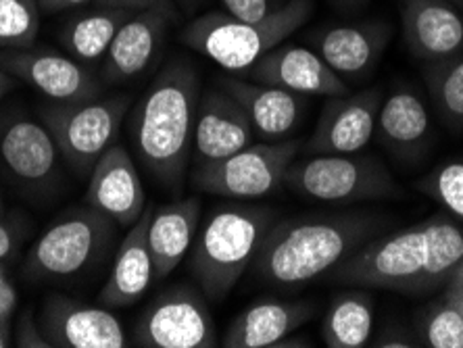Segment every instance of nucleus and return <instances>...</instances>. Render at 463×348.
Here are the masks:
<instances>
[{
    "instance_id": "20",
    "label": "nucleus",
    "mask_w": 463,
    "mask_h": 348,
    "mask_svg": "<svg viewBox=\"0 0 463 348\" xmlns=\"http://www.w3.org/2000/svg\"><path fill=\"white\" fill-rule=\"evenodd\" d=\"M316 306L307 300H263L244 309L230 324L222 344L226 348H276L307 324Z\"/></svg>"
},
{
    "instance_id": "17",
    "label": "nucleus",
    "mask_w": 463,
    "mask_h": 348,
    "mask_svg": "<svg viewBox=\"0 0 463 348\" xmlns=\"http://www.w3.org/2000/svg\"><path fill=\"white\" fill-rule=\"evenodd\" d=\"M403 38L413 57L445 63L463 46V17L449 0H401Z\"/></svg>"
},
{
    "instance_id": "32",
    "label": "nucleus",
    "mask_w": 463,
    "mask_h": 348,
    "mask_svg": "<svg viewBox=\"0 0 463 348\" xmlns=\"http://www.w3.org/2000/svg\"><path fill=\"white\" fill-rule=\"evenodd\" d=\"M222 6L223 13L232 17L259 22V19L271 15L280 5H276V0H222Z\"/></svg>"
},
{
    "instance_id": "23",
    "label": "nucleus",
    "mask_w": 463,
    "mask_h": 348,
    "mask_svg": "<svg viewBox=\"0 0 463 348\" xmlns=\"http://www.w3.org/2000/svg\"><path fill=\"white\" fill-rule=\"evenodd\" d=\"M222 88L241 102L255 134L263 138L276 140L290 134L303 115V100L284 88L241 78H223Z\"/></svg>"
},
{
    "instance_id": "43",
    "label": "nucleus",
    "mask_w": 463,
    "mask_h": 348,
    "mask_svg": "<svg viewBox=\"0 0 463 348\" xmlns=\"http://www.w3.org/2000/svg\"><path fill=\"white\" fill-rule=\"evenodd\" d=\"M449 3H453L455 6H461V9H463V0H449Z\"/></svg>"
},
{
    "instance_id": "36",
    "label": "nucleus",
    "mask_w": 463,
    "mask_h": 348,
    "mask_svg": "<svg viewBox=\"0 0 463 348\" xmlns=\"http://www.w3.org/2000/svg\"><path fill=\"white\" fill-rule=\"evenodd\" d=\"M373 346H378V348H413L418 344H415L413 336H410V334H407L403 327L391 325L383 334V336H380L376 343H373Z\"/></svg>"
},
{
    "instance_id": "1",
    "label": "nucleus",
    "mask_w": 463,
    "mask_h": 348,
    "mask_svg": "<svg viewBox=\"0 0 463 348\" xmlns=\"http://www.w3.org/2000/svg\"><path fill=\"white\" fill-rule=\"evenodd\" d=\"M461 263V223L455 217L434 215L410 228L376 236L330 276L361 288L426 295L445 288Z\"/></svg>"
},
{
    "instance_id": "26",
    "label": "nucleus",
    "mask_w": 463,
    "mask_h": 348,
    "mask_svg": "<svg viewBox=\"0 0 463 348\" xmlns=\"http://www.w3.org/2000/svg\"><path fill=\"white\" fill-rule=\"evenodd\" d=\"M132 13L134 11L97 5V9L80 13L63 25L61 42L78 61H86V63L103 61L115 33L119 32V27Z\"/></svg>"
},
{
    "instance_id": "38",
    "label": "nucleus",
    "mask_w": 463,
    "mask_h": 348,
    "mask_svg": "<svg viewBox=\"0 0 463 348\" xmlns=\"http://www.w3.org/2000/svg\"><path fill=\"white\" fill-rule=\"evenodd\" d=\"M88 3H90V0H38L40 11L51 13V15H54V13L80 9V6H84Z\"/></svg>"
},
{
    "instance_id": "25",
    "label": "nucleus",
    "mask_w": 463,
    "mask_h": 348,
    "mask_svg": "<svg viewBox=\"0 0 463 348\" xmlns=\"http://www.w3.org/2000/svg\"><path fill=\"white\" fill-rule=\"evenodd\" d=\"M376 132L394 155H415L430 136V115L424 100L407 88L388 94L380 107Z\"/></svg>"
},
{
    "instance_id": "11",
    "label": "nucleus",
    "mask_w": 463,
    "mask_h": 348,
    "mask_svg": "<svg viewBox=\"0 0 463 348\" xmlns=\"http://www.w3.org/2000/svg\"><path fill=\"white\" fill-rule=\"evenodd\" d=\"M38 325L57 348H126L129 340L115 313L105 305L94 306L54 295L43 303Z\"/></svg>"
},
{
    "instance_id": "40",
    "label": "nucleus",
    "mask_w": 463,
    "mask_h": 348,
    "mask_svg": "<svg viewBox=\"0 0 463 348\" xmlns=\"http://www.w3.org/2000/svg\"><path fill=\"white\" fill-rule=\"evenodd\" d=\"M13 80H15V78H13V75L5 70L3 65H0V99H3L5 94L11 90V88H13Z\"/></svg>"
},
{
    "instance_id": "18",
    "label": "nucleus",
    "mask_w": 463,
    "mask_h": 348,
    "mask_svg": "<svg viewBox=\"0 0 463 348\" xmlns=\"http://www.w3.org/2000/svg\"><path fill=\"white\" fill-rule=\"evenodd\" d=\"M175 9H145L129 15L103 59L107 81H129L145 73L159 54Z\"/></svg>"
},
{
    "instance_id": "27",
    "label": "nucleus",
    "mask_w": 463,
    "mask_h": 348,
    "mask_svg": "<svg viewBox=\"0 0 463 348\" xmlns=\"http://www.w3.org/2000/svg\"><path fill=\"white\" fill-rule=\"evenodd\" d=\"M373 330V298L365 290H346L326 311L322 336L330 348L367 346Z\"/></svg>"
},
{
    "instance_id": "44",
    "label": "nucleus",
    "mask_w": 463,
    "mask_h": 348,
    "mask_svg": "<svg viewBox=\"0 0 463 348\" xmlns=\"http://www.w3.org/2000/svg\"><path fill=\"white\" fill-rule=\"evenodd\" d=\"M3 279H6V276H5V269H3V265H0V282H3Z\"/></svg>"
},
{
    "instance_id": "28",
    "label": "nucleus",
    "mask_w": 463,
    "mask_h": 348,
    "mask_svg": "<svg viewBox=\"0 0 463 348\" xmlns=\"http://www.w3.org/2000/svg\"><path fill=\"white\" fill-rule=\"evenodd\" d=\"M38 0H0V49H30L40 32Z\"/></svg>"
},
{
    "instance_id": "41",
    "label": "nucleus",
    "mask_w": 463,
    "mask_h": 348,
    "mask_svg": "<svg viewBox=\"0 0 463 348\" xmlns=\"http://www.w3.org/2000/svg\"><path fill=\"white\" fill-rule=\"evenodd\" d=\"M11 344V325L0 324V348H6Z\"/></svg>"
},
{
    "instance_id": "45",
    "label": "nucleus",
    "mask_w": 463,
    "mask_h": 348,
    "mask_svg": "<svg viewBox=\"0 0 463 348\" xmlns=\"http://www.w3.org/2000/svg\"><path fill=\"white\" fill-rule=\"evenodd\" d=\"M0 209H3V193H0Z\"/></svg>"
},
{
    "instance_id": "16",
    "label": "nucleus",
    "mask_w": 463,
    "mask_h": 348,
    "mask_svg": "<svg viewBox=\"0 0 463 348\" xmlns=\"http://www.w3.org/2000/svg\"><path fill=\"white\" fill-rule=\"evenodd\" d=\"M86 201L124 228L140 220L146 211L145 186L126 146L113 145L97 161L90 172Z\"/></svg>"
},
{
    "instance_id": "22",
    "label": "nucleus",
    "mask_w": 463,
    "mask_h": 348,
    "mask_svg": "<svg viewBox=\"0 0 463 348\" xmlns=\"http://www.w3.org/2000/svg\"><path fill=\"white\" fill-rule=\"evenodd\" d=\"M199 220L201 201L196 196L161 204L153 211L148 221V249L156 279H165L193 249Z\"/></svg>"
},
{
    "instance_id": "21",
    "label": "nucleus",
    "mask_w": 463,
    "mask_h": 348,
    "mask_svg": "<svg viewBox=\"0 0 463 348\" xmlns=\"http://www.w3.org/2000/svg\"><path fill=\"white\" fill-rule=\"evenodd\" d=\"M391 27L380 22L335 25L319 32L316 52L340 78H357L370 73L386 51Z\"/></svg>"
},
{
    "instance_id": "31",
    "label": "nucleus",
    "mask_w": 463,
    "mask_h": 348,
    "mask_svg": "<svg viewBox=\"0 0 463 348\" xmlns=\"http://www.w3.org/2000/svg\"><path fill=\"white\" fill-rule=\"evenodd\" d=\"M434 100L453 124H463V57L439 63V70L430 75Z\"/></svg>"
},
{
    "instance_id": "8",
    "label": "nucleus",
    "mask_w": 463,
    "mask_h": 348,
    "mask_svg": "<svg viewBox=\"0 0 463 348\" xmlns=\"http://www.w3.org/2000/svg\"><path fill=\"white\" fill-rule=\"evenodd\" d=\"M298 155L297 142L250 145L222 161L193 167L190 183L196 193L234 201L263 199L284 183L286 169Z\"/></svg>"
},
{
    "instance_id": "4",
    "label": "nucleus",
    "mask_w": 463,
    "mask_h": 348,
    "mask_svg": "<svg viewBox=\"0 0 463 348\" xmlns=\"http://www.w3.org/2000/svg\"><path fill=\"white\" fill-rule=\"evenodd\" d=\"M276 223V213L257 204H220L196 231L190 274L205 298L222 303L242 277Z\"/></svg>"
},
{
    "instance_id": "6",
    "label": "nucleus",
    "mask_w": 463,
    "mask_h": 348,
    "mask_svg": "<svg viewBox=\"0 0 463 348\" xmlns=\"http://www.w3.org/2000/svg\"><path fill=\"white\" fill-rule=\"evenodd\" d=\"M284 183L305 199L328 204H353L397 199L399 183L384 163L373 156L311 155L292 161Z\"/></svg>"
},
{
    "instance_id": "14",
    "label": "nucleus",
    "mask_w": 463,
    "mask_h": 348,
    "mask_svg": "<svg viewBox=\"0 0 463 348\" xmlns=\"http://www.w3.org/2000/svg\"><path fill=\"white\" fill-rule=\"evenodd\" d=\"M244 73L261 84H271L307 97L316 94L330 99L349 94L346 81L316 51L298 44H278Z\"/></svg>"
},
{
    "instance_id": "30",
    "label": "nucleus",
    "mask_w": 463,
    "mask_h": 348,
    "mask_svg": "<svg viewBox=\"0 0 463 348\" xmlns=\"http://www.w3.org/2000/svg\"><path fill=\"white\" fill-rule=\"evenodd\" d=\"M421 340L430 348H463V313L445 295L424 315Z\"/></svg>"
},
{
    "instance_id": "2",
    "label": "nucleus",
    "mask_w": 463,
    "mask_h": 348,
    "mask_svg": "<svg viewBox=\"0 0 463 348\" xmlns=\"http://www.w3.org/2000/svg\"><path fill=\"white\" fill-rule=\"evenodd\" d=\"M386 225V217L373 213H326L276 221L253 261L255 277L274 288L311 284L384 234Z\"/></svg>"
},
{
    "instance_id": "12",
    "label": "nucleus",
    "mask_w": 463,
    "mask_h": 348,
    "mask_svg": "<svg viewBox=\"0 0 463 348\" xmlns=\"http://www.w3.org/2000/svg\"><path fill=\"white\" fill-rule=\"evenodd\" d=\"M0 65L15 80L36 88L54 102L97 99L99 81L76 57L51 49H13L0 52Z\"/></svg>"
},
{
    "instance_id": "29",
    "label": "nucleus",
    "mask_w": 463,
    "mask_h": 348,
    "mask_svg": "<svg viewBox=\"0 0 463 348\" xmlns=\"http://www.w3.org/2000/svg\"><path fill=\"white\" fill-rule=\"evenodd\" d=\"M418 190L463 223V161H447L432 169L418 182Z\"/></svg>"
},
{
    "instance_id": "3",
    "label": "nucleus",
    "mask_w": 463,
    "mask_h": 348,
    "mask_svg": "<svg viewBox=\"0 0 463 348\" xmlns=\"http://www.w3.org/2000/svg\"><path fill=\"white\" fill-rule=\"evenodd\" d=\"M201 78L193 63L174 59L142 94L129 118V138L142 167L169 193H180L193 163Z\"/></svg>"
},
{
    "instance_id": "24",
    "label": "nucleus",
    "mask_w": 463,
    "mask_h": 348,
    "mask_svg": "<svg viewBox=\"0 0 463 348\" xmlns=\"http://www.w3.org/2000/svg\"><path fill=\"white\" fill-rule=\"evenodd\" d=\"M57 142L44 124L17 118L0 132V156L13 175L24 182H46L57 167Z\"/></svg>"
},
{
    "instance_id": "13",
    "label": "nucleus",
    "mask_w": 463,
    "mask_h": 348,
    "mask_svg": "<svg viewBox=\"0 0 463 348\" xmlns=\"http://www.w3.org/2000/svg\"><path fill=\"white\" fill-rule=\"evenodd\" d=\"M380 107L383 92L380 88L330 97L319 115L316 132L309 138L307 150L311 155H353L370 145Z\"/></svg>"
},
{
    "instance_id": "42",
    "label": "nucleus",
    "mask_w": 463,
    "mask_h": 348,
    "mask_svg": "<svg viewBox=\"0 0 463 348\" xmlns=\"http://www.w3.org/2000/svg\"><path fill=\"white\" fill-rule=\"evenodd\" d=\"M172 3L178 6V9H184V11H193L199 6L203 0H172Z\"/></svg>"
},
{
    "instance_id": "5",
    "label": "nucleus",
    "mask_w": 463,
    "mask_h": 348,
    "mask_svg": "<svg viewBox=\"0 0 463 348\" xmlns=\"http://www.w3.org/2000/svg\"><path fill=\"white\" fill-rule=\"evenodd\" d=\"M313 9V0H286L271 15L259 22L236 19L223 11L205 13L182 27L180 40L226 71L244 73L265 52L276 49L307 24Z\"/></svg>"
},
{
    "instance_id": "10",
    "label": "nucleus",
    "mask_w": 463,
    "mask_h": 348,
    "mask_svg": "<svg viewBox=\"0 0 463 348\" xmlns=\"http://www.w3.org/2000/svg\"><path fill=\"white\" fill-rule=\"evenodd\" d=\"M132 346L213 348L215 324L205 295L190 286H172L156 295L134 327Z\"/></svg>"
},
{
    "instance_id": "34",
    "label": "nucleus",
    "mask_w": 463,
    "mask_h": 348,
    "mask_svg": "<svg viewBox=\"0 0 463 348\" xmlns=\"http://www.w3.org/2000/svg\"><path fill=\"white\" fill-rule=\"evenodd\" d=\"M100 6H113L124 11H145V9H175L172 0H97Z\"/></svg>"
},
{
    "instance_id": "37",
    "label": "nucleus",
    "mask_w": 463,
    "mask_h": 348,
    "mask_svg": "<svg viewBox=\"0 0 463 348\" xmlns=\"http://www.w3.org/2000/svg\"><path fill=\"white\" fill-rule=\"evenodd\" d=\"M442 295L451 300V303L463 313V263L453 271V276L449 277V282L445 284V292H442Z\"/></svg>"
},
{
    "instance_id": "33",
    "label": "nucleus",
    "mask_w": 463,
    "mask_h": 348,
    "mask_svg": "<svg viewBox=\"0 0 463 348\" xmlns=\"http://www.w3.org/2000/svg\"><path fill=\"white\" fill-rule=\"evenodd\" d=\"M15 346L22 348H51L49 340L40 330L38 319L32 313H24L17 322V334H15Z\"/></svg>"
},
{
    "instance_id": "7",
    "label": "nucleus",
    "mask_w": 463,
    "mask_h": 348,
    "mask_svg": "<svg viewBox=\"0 0 463 348\" xmlns=\"http://www.w3.org/2000/svg\"><path fill=\"white\" fill-rule=\"evenodd\" d=\"M128 111V97L54 102L43 108V121L57 142L59 155L76 174L90 175L97 161L115 145Z\"/></svg>"
},
{
    "instance_id": "9",
    "label": "nucleus",
    "mask_w": 463,
    "mask_h": 348,
    "mask_svg": "<svg viewBox=\"0 0 463 348\" xmlns=\"http://www.w3.org/2000/svg\"><path fill=\"white\" fill-rule=\"evenodd\" d=\"M115 221L94 207L59 217L25 257V271L36 277H71L86 269L113 236Z\"/></svg>"
},
{
    "instance_id": "35",
    "label": "nucleus",
    "mask_w": 463,
    "mask_h": 348,
    "mask_svg": "<svg viewBox=\"0 0 463 348\" xmlns=\"http://www.w3.org/2000/svg\"><path fill=\"white\" fill-rule=\"evenodd\" d=\"M15 309H17V290L13 288L9 279H3V282H0V324L11 325Z\"/></svg>"
},
{
    "instance_id": "39",
    "label": "nucleus",
    "mask_w": 463,
    "mask_h": 348,
    "mask_svg": "<svg viewBox=\"0 0 463 348\" xmlns=\"http://www.w3.org/2000/svg\"><path fill=\"white\" fill-rule=\"evenodd\" d=\"M17 244V230L9 223H0V261L6 259Z\"/></svg>"
},
{
    "instance_id": "19",
    "label": "nucleus",
    "mask_w": 463,
    "mask_h": 348,
    "mask_svg": "<svg viewBox=\"0 0 463 348\" xmlns=\"http://www.w3.org/2000/svg\"><path fill=\"white\" fill-rule=\"evenodd\" d=\"M151 209H146L138 221L129 225L115 255L111 274L100 290V305L109 309L129 306L146 295L155 282V265L148 249V221Z\"/></svg>"
},
{
    "instance_id": "15",
    "label": "nucleus",
    "mask_w": 463,
    "mask_h": 348,
    "mask_svg": "<svg viewBox=\"0 0 463 348\" xmlns=\"http://www.w3.org/2000/svg\"><path fill=\"white\" fill-rule=\"evenodd\" d=\"M255 129L249 115L223 88L201 94L193 138V167L222 161L253 145Z\"/></svg>"
}]
</instances>
